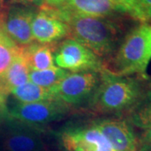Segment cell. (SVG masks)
Returning <instances> with one entry per match:
<instances>
[{
	"label": "cell",
	"instance_id": "cell-1",
	"mask_svg": "<svg viewBox=\"0 0 151 151\" xmlns=\"http://www.w3.org/2000/svg\"><path fill=\"white\" fill-rule=\"evenodd\" d=\"M56 10L68 25L69 38L84 45L100 59L115 53L120 35V28L116 22L111 19L81 16Z\"/></svg>",
	"mask_w": 151,
	"mask_h": 151
},
{
	"label": "cell",
	"instance_id": "cell-2",
	"mask_svg": "<svg viewBox=\"0 0 151 151\" xmlns=\"http://www.w3.org/2000/svg\"><path fill=\"white\" fill-rule=\"evenodd\" d=\"M102 79L91 100V109L99 113H119L132 111L145 97L139 80L114 76L103 70Z\"/></svg>",
	"mask_w": 151,
	"mask_h": 151
},
{
	"label": "cell",
	"instance_id": "cell-3",
	"mask_svg": "<svg viewBox=\"0 0 151 151\" xmlns=\"http://www.w3.org/2000/svg\"><path fill=\"white\" fill-rule=\"evenodd\" d=\"M148 24H141L132 29L115 51L111 65L104 70L119 76L145 74L151 60L150 29Z\"/></svg>",
	"mask_w": 151,
	"mask_h": 151
},
{
	"label": "cell",
	"instance_id": "cell-4",
	"mask_svg": "<svg viewBox=\"0 0 151 151\" xmlns=\"http://www.w3.org/2000/svg\"><path fill=\"white\" fill-rule=\"evenodd\" d=\"M54 59L60 68L73 72L102 73L104 64L91 50L71 38L65 39L55 50Z\"/></svg>",
	"mask_w": 151,
	"mask_h": 151
},
{
	"label": "cell",
	"instance_id": "cell-5",
	"mask_svg": "<svg viewBox=\"0 0 151 151\" xmlns=\"http://www.w3.org/2000/svg\"><path fill=\"white\" fill-rule=\"evenodd\" d=\"M99 82L100 78L96 72H74L68 73L50 89L55 100L69 107L80 104L93 95Z\"/></svg>",
	"mask_w": 151,
	"mask_h": 151
},
{
	"label": "cell",
	"instance_id": "cell-6",
	"mask_svg": "<svg viewBox=\"0 0 151 151\" xmlns=\"http://www.w3.org/2000/svg\"><path fill=\"white\" fill-rule=\"evenodd\" d=\"M69 107L57 100L32 103H17L8 108V119L37 127L63 119Z\"/></svg>",
	"mask_w": 151,
	"mask_h": 151
},
{
	"label": "cell",
	"instance_id": "cell-7",
	"mask_svg": "<svg viewBox=\"0 0 151 151\" xmlns=\"http://www.w3.org/2000/svg\"><path fill=\"white\" fill-rule=\"evenodd\" d=\"M34 40L43 45H52L69 36V28L56 9L44 5L35 14L32 21Z\"/></svg>",
	"mask_w": 151,
	"mask_h": 151
},
{
	"label": "cell",
	"instance_id": "cell-8",
	"mask_svg": "<svg viewBox=\"0 0 151 151\" xmlns=\"http://www.w3.org/2000/svg\"><path fill=\"white\" fill-rule=\"evenodd\" d=\"M37 9L30 6L11 4L3 22V30L17 45L26 47L35 43L32 21Z\"/></svg>",
	"mask_w": 151,
	"mask_h": 151
},
{
	"label": "cell",
	"instance_id": "cell-9",
	"mask_svg": "<svg viewBox=\"0 0 151 151\" xmlns=\"http://www.w3.org/2000/svg\"><path fill=\"white\" fill-rule=\"evenodd\" d=\"M60 137L67 151H116L93 124L86 128L68 129Z\"/></svg>",
	"mask_w": 151,
	"mask_h": 151
},
{
	"label": "cell",
	"instance_id": "cell-10",
	"mask_svg": "<svg viewBox=\"0 0 151 151\" xmlns=\"http://www.w3.org/2000/svg\"><path fill=\"white\" fill-rule=\"evenodd\" d=\"M11 124L5 134L3 148L4 151H42L45 144L37 127L9 119Z\"/></svg>",
	"mask_w": 151,
	"mask_h": 151
},
{
	"label": "cell",
	"instance_id": "cell-11",
	"mask_svg": "<svg viewBox=\"0 0 151 151\" xmlns=\"http://www.w3.org/2000/svg\"><path fill=\"white\" fill-rule=\"evenodd\" d=\"M92 124L116 151H135L138 149V139L129 122L123 119H108Z\"/></svg>",
	"mask_w": 151,
	"mask_h": 151
},
{
	"label": "cell",
	"instance_id": "cell-12",
	"mask_svg": "<svg viewBox=\"0 0 151 151\" xmlns=\"http://www.w3.org/2000/svg\"><path fill=\"white\" fill-rule=\"evenodd\" d=\"M55 9L76 15L105 19L124 14L113 0H65Z\"/></svg>",
	"mask_w": 151,
	"mask_h": 151
},
{
	"label": "cell",
	"instance_id": "cell-13",
	"mask_svg": "<svg viewBox=\"0 0 151 151\" xmlns=\"http://www.w3.org/2000/svg\"><path fill=\"white\" fill-rule=\"evenodd\" d=\"M53 45L33 43L22 47V55L30 70H43L55 67Z\"/></svg>",
	"mask_w": 151,
	"mask_h": 151
},
{
	"label": "cell",
	"instance_id": "cell-14",
	"mask_svg": "<svg viewBox=\"0 0 151 151\" xmlns=\"http://www.w3.org/2000/svg\"><path fill=\"white\" fill-rule=\"evenodd\" d=\"M29 72L30 70L22 55L21 49L20 53L14 58L10 66L3 75L0 76L1 89L9 95L14 88L22 86L29 81Z\"/></svg>",
	"mask_w": 151,
	"mask_h": 151
},
{
	"label": "cell",
	"instance_id": "cell-15",
	"mask_svg": "<svg viewBox=\"0 0 151 151\" xmlns=\"http://www.w3.org/2000/svg\"><path fill=\"white\" fill-rule=\"evenodd\" d=\"M10 94L20 103H32L55 100L50 88H44L28 81L22 86L14 88Z\"/></svg>",
	"mask_w": 151,
	"mask_h": 151
},
{
	"label": "cell",
	"instance_id": "cell-16",
	"mask_svg": "<svg viewBox=\"0 0 151 151\" xmlns=\"http://www.w3.org/2000/svg\"><path fill=\"white\" fill-rule=\"evenodd\" d=\"M67 74V70L55 66L47 70H30L29 78V81L37 86H42L44 88H51Z\"/></svg>",
	"mask_w": 151,
	"mask_h": 151
},
{
	"label": "cell",
	"instance_id": "cell-17",
	"mask_svg": "<svg viewBox=\"0 0 151 151\" xmlns=\"http://www.w3.org/2000/svg\"><path fill=\"white\" fill-rule=\"evenodd\" d=\"M21 49L8 37L3 29H0V76L10 66L14 58L20 53Z\"/></svg>",
	"mask_w": 151,
	"mask_h": 151
},
{
	"label": "cell",
	"instance_id": "cell-18",
	"mask_svg": "<svg viewBox=\"0 0 151 151\" xmlns=\"http://www.w3.org/2000/svg\"><path fill=\"white\" fill-rule=\"evenodd\" d=\"M129 123L135 127L145 129L151 126V95H147L130 113Z\"/></svg>",
	"mask_w": 151,
	"mask_h": 151
},
{
	"label": "cell",
	"instance_id": "cell-19",
	"mask_svg": "<svg viewBox=\"0 0 151 151\" xmlns=\"http://www.w3.org/2000/svg\"><path fill=\"white\" fill-rule=\"evenodd\" d=\"M121 8L125 14L130 18L141 22L142 24H147L149 19L145 12L141 7L139 0H113Z\"/></svg>",
	"mask_w": 151,
	"mask_h": 151
},
{
	"label": "cell",
	"instance_id": "cell-20",
	"mask_svg": "<svg viewBox=\"0 0 151 151\" xmlns=\"http://www.w3.org/2000/svg\"><path fill=\"white\" fill-rule=\"evenodd\" d=\"M7 4H19V5L30 6L35 8H41L45 5V0H5Z\"/></svg>",
	"mask_w": 151,
	"mask_h": 151
},
{
	"label": "cell",
	"instance_id": "cell-21",
	"mask_svg": "<svg viewBox=\"0 0 151 151\" xmlns=\"http://www.w3.org/2000/svg\"><path fill=\"white\" fill-rule=\"evenodd\" d=\"M139 139H138V144L139 146H150L151 147V126L143 129Z\"/></svg>",
	"mask_w": 151,
	"mask_h": 151
},
{
	"label": "cell",
	"instance_id": "cell-22",
	"mask_svg": "<svg viewBox=\"0 0 151 151\" xmlns=\"http://www.w3.org/2000/svg\"><path fill=\"white\" fill-rule=\"evenodd\" d=\"M139 2L144 11L145 12L149 21H151V0H139Z\"/></svg>",
	"mask_w": 151,
	"mask_h": 151
},
{
	"label": "cell",
	"instance_id": "cell-23",
	"mask_svg": "<svg viewBox=\"0 0 151 151\" xmlns=\"http://www.w3.org/2000/svg\"><path fill=\"white\" fill-rule=\"evenodd\" d=\"M9 5L7 4L5 0H0V24L3 25V22L4 20Z\"/></svg>",
	"mask_w": 151,
	"mask_h": 151
},
{
	"label": "cell",
	"instance_id": "cell-24",
	"mask_svg": "<svg viewBox=\"0 0 151 151\" xmlns=\"http://www.w3.org/2000/svg\"><path fill=\"white\" fill-rule=\"evenodd\" d=\"M4 119H8V106L0 103V122Z\"/></svg>",
	"mask_w": 151,
	"mask_h": 151
},
{
	"label": "cell",
	"instance_id": "cell-25",
	"mask_svg": "<svg viewBox=\"0 0 151 151\" xmlns=\"http://www.w3.org/2000/svg\"><path fill=\"white\" fill-rule=\"evenodd\" d=\"M65 0H45V5L52 7V8H58L60 6Z\"/></svg>",
	"mask_w": 151,
	"mask_h": 151
},
{
	"label": "cell",
	"instance_id": "cell-26",
	"mask_svg": "<svg viewBox=\"0 0 151 151\" xmlns=\"http://www.w3.org/2000/svg\"><path fill=\"white\" fill-rule=\"evenodd\" d=\"M135 151H151L150 146H140Z\"/></svg>",
	"mask_w": 151,
	"mask_h": 151
},
{
	"label": "cell",
	"instance_id": "cell-27",
	"mask_svg": "<svg viewBox=\"0 0 151 151\" xmlns=\"http://www.w3.org/2000/svg\"><path fill=\"white\" fill-rule=\"evenodd\" d=\"M149 40H150V55H151V26L150 29V35H149Z\"/></svg>",
	"mask_w": 151,
	"mask_h": 151
},
{
	"label": "cell",
	"instance_id": "cell-28",
	"mask_svg": "<svg viewBox=\"0 0 151 151\" xmlns=\"http://www.w3.org/2000/svg\"><path fill=\"white\" fill-rule=\"evenodd\" d=\"M3 29V28H2V25L0 24V29Z\"/></svg>",
	"mask_w": 151,
	"mask_h": 151
}]
</instances>
